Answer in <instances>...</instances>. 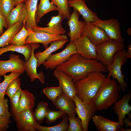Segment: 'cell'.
<instances>
[{"label":"cell","instance_id":"cell-46","mask_svg":"<svg viewBox=\"0 0 131 131\" xmlns=\"http://www.w3.org/2000/svg\"><path fill=\"white\" fill-rule=\"evenodd\" d=\"M120 130L121 131H131V129L130 128L124 129L123 128V127H121L120 128Z\"/></svg>","mask_w":131,"mask_h":131},{"label":"cell","instance_id":"cell-1","mask_svg":"<svg viewBox=\"0 0 131 131\" xmlns=\"http://www.w3.org/2000/svg\"><path fill=\"white\" fill-rule=\"evenodd\" d=\"M55 69L71 76L74 83L93 72H107L106 66L97 59H86L78 53L72 55L67 61Z\"/></svg>","mask_w":131,"mask_h":131},{"label":"cell","instance_id":"cell-45","mask_svg":"<svg viewBox=\"0 0 131 131\" xmlns=\"http://www.w3.org/2000/svg\"><path fill=\"white\" fill-rule=\"evenodd\" d=\"M15 6L20 3H25L26 0H13Z\"/></svg>","mask_w":131,"mask_h":131},{"label":"cell","instance_id":"cell-5","mask_svg":"<svg viewBox=\"0 0 131 131\" xmlns=\"http://www.w3.org/2000/svg\"><path fill=\"white\" fill-rule=\"evenodd\" d=\"M126 51L124 49L117 51L115 54L112 63L106 67L109 71L107 77H112L113 79H116L120 86L121 90L124 92L126 88L129 89L126 82L124 80L125 75L121 72L122 66L126 62L127 59L125 57Z\"/></svg>","mask_w":131,"mask_h":131},{"label":"cell","instance_id":"cell-31","mask_svg":"<svg viewBox=\"0 0 131 131\" xmlns=\"http://www.w3.org/2000/svg\"><path fill=\"white\" fill-rule=\"evenodd\" d=\"M25 20L23 21V25L20 30L14 36L11 44L18 46L25 45V42L29 36L30 31L27 29L25 25Z\"/></svg>","mask_w":131,"mask_h":131},{"label":"cell","instance_id":"cell-16","mask_svg":"<svg viewBox=\"0 0 131 131\" xmlns=\"http://www.w3.org/2000/svg\"><path fill=\"white\" fill-rule=\"evenodd\" d=\"M53 75L58 80L59 85L62 92L73 99V97L77 95V92L72 77L64 72L55 69Z\"/></svg>","mask_w":131,"mask_h":131},{"label":"cell","instance_id":"cell-20","mask_svg":"<svg viewBox=\"0 0 131 131\" xmlns=\"http://www.w3.org/2000/svg\"><path fill=\"white\" fill-rule=\"evenodd\" d=\"M52 103L57 109L67 114L68 116H75L76 113L75 102L73 99L63 92Z\"/></svg>","mask_w":131,"mask_h":131},{"label":"cell","instance_id":"cell-26","mask_svg":"<svg viewBox=\"0 0 131 131\" xmlns=\"http://www.w3.org/2000/svg\"><path fill=\"white\" fill-rule=\"evenodd\" d=\"M35 98L27 90L21 89L19 101L18 112L25 110H33L35 106Z\"/></svg>","mask_w":131,"mask_h":131},{"label":"cell","instance_id":"cell-23","mask_svg":"<svg viewBox=\"0 0 131 131\" xmlns=\"http://www.w3.org/2000/svg\"><path fill=\"white\" fill-rule=\"evenodd\" d=\"M97 129L101 131H118L121 126L118 121L114 122L101 115H95L92 118Z\"/></svg>","mask_w":131,"mask_h":131},{"label":"cell","instance_id":"cell-36","mask_svg":"<svg viewBox=\"0 0 131 131\" xmlns=\"http://www.w3.org/2000/svg\"><path fill=\"white\" fill-rule=\"evenodd\" d=\"M15 6L13 0H0V12L6 19Z\"/></svg>","mask_w":131,"mask_h":131},{"label":"cell","instance_id":"cell-33","mask_svg":"<svg viewBox=\"0 0 131 131\" xmlns=\"http://www.w3.org/2000/svg\"><path fill=\"white\" fill-rule=\"evenodd\" d=\"M50 2L57 7L58 13L63 15L66 19H69L71 14L67 0H50Z\"/></svg>","mask_w":131,"mask_h":131},{"label":"cell","instance_id":"cell-44","mask_svg":"<svg viewBox=\"0 0 131 131\" xmlns=\"http://www.w3.org/2000/svg\"><path fill=\"white\" fill-rule=\"evenodd\" d=\"M130 118H127L126 117L124 118L123 120L124 123L126 124L127 127L130 126L131 128V123L130 121Z\"/></svg>","mask_w":131,"mask_h":131},{"label":"cell","instance_id":"cell-35","mask_svg":"<svg viewBox=\"0 0 131 131\" xmlns=\"http://www.w3.org/2000/svg\"><path fill=\"white\" fill-rule=\"evenodd\" d=\"M21 80L19 77L12 81L8 86L5 92L11 99L20 89Z\"/></svg>","mask_w":131,"mask_h":131},{"label":"cell","instance_id":"cell-39","mask_svg":"<svg viewBox=\"0 0 131 131\" xmlns=\"http://www.w3.org/2000/svg\"><path fill=\"white\" fill-rule=\"evenodd\" d=\"M65 114V113L60 110L56 111L49 110L45 118L46 123L48 124H50L58 119L62 117Z\"/></svg>","mask_w":131,"mask_h":131},{"label":"cell","instance_id":"cell-19","mask_svg":"<svg viewBox=\"0 0 131 131\" xmlns=\"http://www.w3.org/2000/svg\"><path fill=\"white\" fill-rule=\"evenodd\" d=\"M68 4L69 7L75 9L82 15L85 22L93 23L100 19L95 13L88 8L85 0L68 1Z\"/></svg>","mask_w":131,"mask_h":131},{"label":"cell","instance_id":"cell-32","mask_svg":"<svg viewBox=\"0 0 131 131\" xmlns=\"http://www.w3.org/2000/svg\"><path fill=\"white\" fill-rule=\"evenodd\" d=\"M22 74L18 72H11L9 75H5L3 81L0 83V101L4 98L6 90L9 84L13 80L18 77Z\"/></svg>","mask_w":131,"mask_h":131},{"label":"cell","instance_id":"cell-11","mask_svg":"<svg viewBox=\"0 0 131 131\" xmlns=\"http://www.w3.org/2000/svg\"><path fill=\"white\" fill-rule=\"evenodd\" d=\"M31 44L32 51L31 56L28 61L24 62L25 71L31 82L37 79L42 84H44L45 83L44 74L42 71L39 73H37V60L34 55L35 50L40 47V45L38 43H32Z\"/></svg>","mask_w":131,"mask_h":131},{"label":"cell","instance_id":"cell-17","mask_svg":"<svg viewBox=\"0 0 131 131\" xmlns=\"http://www.w3.org/2000/svg\"><path fill=\"white\" fill-rule=\"evenodd\" d=\"M131 98V93L130 92L124 95L121 99L114 104L113 109L114 112L117 115L118 121L121 126L123 127L124 124L123 122L125 115H128L130 118L131 115L130 112L131 110V106L129 105V102Z\"/></svg>","mask_w":131,"mask_h":131},{"label":"cell","instance_id":"cell-28","mask_svg":"<svg viewBox=\"0 0 131 131\" xmlns=\"http://www.w3.org/2000/svg\"><path fill=\"white\" fill-rule=\"evenodd\" d=\"M57 10V7L49 0H40L37 5L35 19L36 24L40 22L42 17L45 14L52 11Z\"/></svg>","mask_w":131,"mask_h":131},{"label":"cell","instance_id":"cell-13","mask_svg":"<svg viewBox=\"0 0 131 131\" xmlns=\"http://www.w3.org/2000/svg\"><path fill=\"white\" fill-rule=\"evenodd\" d=\"M24 62L19 55L11 54L9 60H0V74L3 75L9 72L23 74L25 71Z\"/></svg>","mask_w":131,"mask_h":131},{"label":"cell","instance_id":"cell-14","mask_svg":"<svg viewBox=\"0 0 131 131\" xmlns=\"http://www.w3.org/2000/svg\"><path fill=\"white\" fill-rule=\"evenodd\" d=\"M33 110H25L19 112L14 118L16 123L18 131H36L34 126L37 123Z\"/></svg>","mask_w":131,"mask_h":131},{"label":"cell","instance_id":"cell-6","mask_svg":"<svg viewBox=\"0 0 131 131\" xmlns=\"http://www.w3.org/2000/svg\"><path fill=\"white\" fill-rule=\"evenodd\" d=\"M73 99L75 104L76 114L82 121L83 131H88L89 123L96 111L92 103L82 101L77 95Z\"/></svg>","mask_w":131,"mask_h":131},{"label":"cell","instance_id":"cell-12","mask_svg":"<svg viewBox=\"0 0 131 131\" xmlns=\"http://www.w3.org/2000/svg\"><path fill=\"white\" fill-rule=\"evenodd\" d=\"M73 43L76 48L77 53L84 58L89 59H96V46L88 37L81 35Z\"/></svg>","mask_w":131,"mask_h":131},{"label":"cell","instance_id":"cell-25","mask_svg":"<svg viewBox=\"0 0 131 131\" xmlns=\"http://www.w3.org/2000/svg\"><path fill=\"white\" fill-rule=\"evenodd\" d=\"M23 25V22H20L8 27L0 35V48L11 44L14 36L20 30Z\"/></svg>","mask_w":131,"mask_h":131},{"label":"cell","instance_id":"cell-41","mask_svg":"<svg viewBox=\"0 0 131 131\" xmlns=\"http://www.w3.org/2000/svg\"><path fill=\"white\" fill-rule=\"evenodd\" d=\"M11 122L10 118L0 115V131H6Z\"/></svg>","mask_w":131,"mask_h":131},{"label":"cell","instance_id":"cell-30","mask_svg":"<svg viewBox=\"0 0 131 131\" xmlns=\"http://www.w3.org/2000/svg\"><path fill=\"white\" fill-rule=\"evenodd\" d=\"M49 110L47 103L41 101L37 104L36 109L33 113L35 119L37 123L40 124L42 122Z\"/></svg>","mask_w":131,"mask_h":131},{"label":"cell","instance_id":"cell-29","mask_svg":"<svg viewBox=\"0 0 131 131\" xmlns=\"http://www.w3.org/2000/svg\"><path fill=\"white\" fill-rule=\"evenodd\" d=\"M62 118V120L61 123L51 126H43L37 123L34 126V129L41 131H66L67 130L69 126L68 123V117L65 114L63 116Z\"/></svg>","mask_w":131,"mask_h":131},{"label":"cell","instance_id":"cell-34","mask_svg":"<svg viewBox=\"0 0 131 131\" xmlns=\"http://www.w3.org/2000/svg\"><path fill=\"white\" fill-rule=\"evenodd\" d=\"M43 91L47 98L52 103L55 102L63 92L61 88L59 86L46 87L43 89Z\"/></svg>","mask_w":131,"mask_h":131},{"label":"cell","instance_id":"cell-43","mask_svg":"<svg viewBox=\"0 0 131 131\" xmlns=\"http://www.w3.org/2000/svg\"><path fill=\"white\" fill-rule=\"evenodd\" d=\"M128 49L125 54L126 58H131V44H130L127 46Z\"/></svg>","mask_w":131,"mask_h":131},{"label":"cell","instance_id":"cell-8","mask_svg":"<svg viewBox=\"0 0 131 131\" xmlns=\"http://www.w3.org/2000/svg\"><path fill=\"white\" fill-rule=\"evenodd\" d=\"M92 23L103 29L110 39L123 43L124 40L121 35L120 23L117 19L111 18L105 20L100 19Z\"/></svg>","mask_w":131,"mask_h":131},{"label":"cell","instance_id":"cell-22","mask_svg":"<svg viewBox=\"0 0 131 131\" xmlns=\"http://www.w3.org/2000/svg\"><path fill=\"white\" fill-rule=\"evenodd\" d=\"M68 41V39L54 41L51 42L50 45L43 51H39L34 53L37 60V68L42 64L53 52L62 48Z\"/></svg>","mask_w":131,"mask_h":131},{"label":"cell","instance_id":"cell-9","mask_svg":"<svg viewBox=\"0 0 131 131\" xmlns=\"http://www.w3.org/2000/svg\"><path fill=\"white\" fill-rule=\"evenodd\" d=\"M81 35L88 37L95 46L110 39L103 29L92 22H85V25Z\"/></svg>","mask_w":131,"mask_h":131},{"label":"cell","instance_id":"cell-15","mask_svg":"<svg viewBox=\"0 0 131 131\" xmlns=\"http://www.w3.org/2000/svg\"><path fill=\"white\" fill-rule=\"evenodd\" d=\"M65 18L63 15L58 13L57 15L51 17L50 21L46 25L47 27H41L37 25L33 27L32 31L55 35L64 34L66 31L63 27L62 22Z\"/></svg>","mask_w":131,"mask_h":131},{"label":"cell","instance_id":"cell-18","mask_svg":"<svg viewBox=\"0 0 131 131\" xmlns=\"http://www.w3.org/2000/svg\"><path fill=\"white\" fill-rule=\"evenodd\" d=\"M80 14L75 9L71 14L67 21L69 27L68 35L70 37V43H72L79 38L84 29L85 22L79 20Z\"/></svg>","mask_w":131,"mask_h":131},{"label":"cell","instance_id":"cell-24","mask_svg":"<svg viewBox=\"0 0 131 131\" xmlns=\"http://www.w3.org/2000/svg\"><path fill=\"white\" fill-rule=\"evenodd\" d=\"M38 1L26 0L25 2L27 12L25 26L27 29L32 31H33V27L37 25L35 17Z\"/></svg>","mask_w":131,"mask_h":131},{"label":"cell","instance_id":"cell-42","mask_svg":"<svg viewBox=\"0 0 131 131\" xmlns=\"http://www.w3.org/2000/svg\"><path fill=\"white\" fill-rule=\"evenodd\" d=\"M4 27L7 29L8 27L6 19L0 12V36L4 32L3 29Z\"/></svg>","mask_w":131,"mask_h":131},{"label":"cell","instance_id":"cell-48","mask_svg":"<svg viewBox=\"0 0 131 131\" xmlns=\"http://www.w3.org/2000/svg\"><path fill=\"white\" fill-rule=\"evenodd\" d=\"M2 76V75L0 74V81L1 80V77Z\"/></svg>","mask_w":131,"mask_h":131},{"label":"cell","instance_id":"cell-10","mask_svg":"<svg viewBox=\"0 0 131 131\" xmlns=\"http://www.w3.org/2000/svg\"><path fill=\"white\" fill-rule=\"evenodd\" d=\"M30 31L29 35L25 42V44L41 43L46 49L48 47L49 44L53 41L58 40L68 39L67 35L65 34L55 35Z\"/></svg>","mask_w":131,"mask_h":131},{"label":"cell","instance_id":"cell-40","mask_svg":"<svg viewBox=\"0 0 131 131\" xmlns=\"http://www.w3.org/2000/svg\"><path fill=\"white\" fill-rule=\"evenodd\" d=\"M8 102V99L6 98L0 101V115L10 118L12 114L9 111Z\"/></svg>","mask_w":131,"mask_h":131},{"label":"cell","instance_id":"cell-37","mask_svg":"<svg viewBox=\"0 0 131 131\" xmlns=\"http://www.w3.org/2000/svg\"><path fill=\"white\" fill-rule=\"evenodd\" d=\"M69 122L68 131H83L81 121L78 116H68Z\"/></svg>","mask_w":131,"mask_h":131},{"label":"cell","instance_id":"cell-38","mask_svg":"<svg viewBox=\"0 0 131 131\" xmlns=\"http://www.w3.org/2000/svg\"><path fill=\"white\" fill-rule=\"evenodd\" d=\"M20 89L17 93L10 99V110L14 118L16 116L18 112L19 101L20 97L21 90Z\"/></svg>","mask_w":131,"mask_h":131},{"label":"cell","instance_id":"cell-47","mask_svg":"<svg viewBox=\"0 0 131 131\" xmlns=\"http://www.w3.org/2000/svg\"><path fill=\"white\" fill-rule=\"evenodd\" d=\"M127 32L128 34L130 36L131 35V28H129L127 30Z\"/></svg>","mask_w":131,"mask_h":131},{"label":"cell","instance_id":"cell-3","mask_svg":"<svg viewBox=\"0 0 131 131\" xmlns=\"http://www.w3.org/2000/svg\"><path fill=\"white\" fill-rule=\"evenodd\" d=\"M106 77L101 72H93L74 82L77 96L82 101L91 102Z\"/></svg>","mask_w":131,"mask_h":131},{"label":"cell","instance_id":"cell-49","mask_svg":"<svg viewBox=\"0 0 131 131\" xmlns=\"http://www.w3.org/2000/svg\"><path fill=\"white\" fill-rule=\"evenodd\" d=\"M68 1H70V0H67Z\"/></svg>","mask_w":131,"mask_h":131},{"label":"cell","instance_id":"cell-27","mask_svg":"<svg viewBox=\"0 0 131 131\" xmlns=\"http://www.w3.org/2000/svg\"><path fill=\"white\" fill-rule=\"evenodd\" d=\"M32 47L31 43L26 44L23 46H18L11 44L4 47L0 48V56L6 52L12 51L23 54L25 61H28L31 54Z\"/></svg>","mask_w":131,"mask_h":131},{"label":"cell","instance_id":"cell-7","mask_svg":"<svg viewBox=\"0 0 131 131\" xmlns=\"http://www.w3.org/2000/svg\"><path fill=\"white\" fill-rule=\"evenodd\" d=\"M77 53L73 43H69L65 48L58 53L51 54L43 63L47 69L53 70L67 61L72 55Z\"/></svg>","mask_w":131,"mask_h":131},{"label":"cell","instance_id":"cell-21","mask_svg":"<svg viewBox=\"0 0 131 131\" xmlns=\"http://www.w3.org/2000/svg\"><path fill=\"white\" fill-rule=\"evenodd\" d=\"M27 15L25 3L17 5L8 14L6 20L8 27L20 22L25 20Z\"/></svg>","mask_w":131,"mask_h":131},{"label":"cell","instance_id":"cell-4","mask_svg":"<svg viewBox=\"0 0 131 131\" xmlns=\"http://www.w3.org/2000/svg\"><path fill=\"white\" fill-rule=\"evenodd\" d=\"M125 47L123 43L110 39L96 46V59L107 66L112 63L115 54Z\"/></svg>","mask_w":131,"mask_h":131},{"label":"cell","instance_id":"cell-2","mask_svg":"<svg viewBox=\"0 0 131 131\" xmlns=\"http://www.w3.org/2000/svg\"><path fill=\"white\" fill-rule=\"evenodd\" d=\"M121 90L115 79L106 77L91 101L96 111L106 110L116 102Z\"/></svg>","mask_w":131,"mask_h":131}]
</instances>
